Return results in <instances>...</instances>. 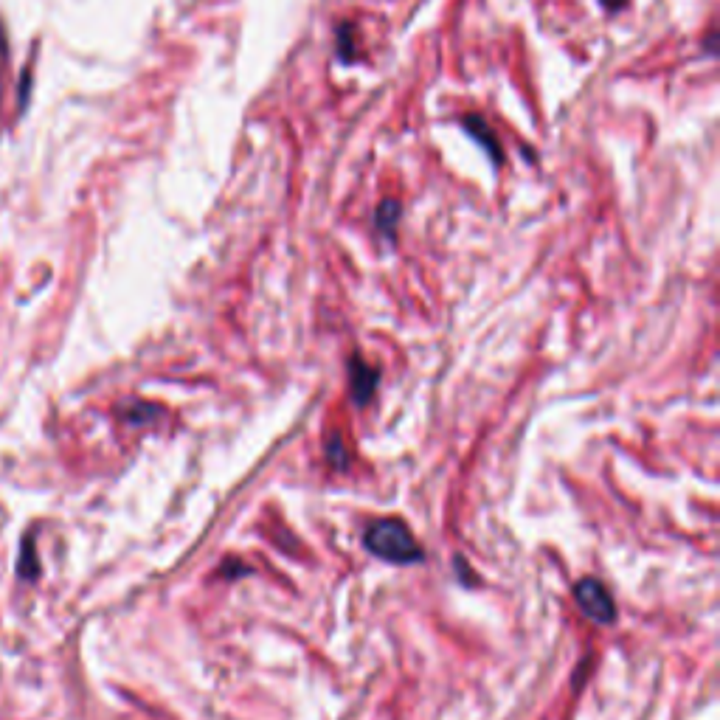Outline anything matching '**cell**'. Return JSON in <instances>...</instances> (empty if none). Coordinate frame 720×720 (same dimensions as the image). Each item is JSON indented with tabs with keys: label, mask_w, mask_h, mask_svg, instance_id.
<instances>
[{
	"label": "cell",
	"mask_w": 720,
	"mask_h": 720,
	"mask_svg": "<svg viewBox=\"0 0 720 720\" xmlns=\"http://www.w3.org/2000/svg\"><path fill=\"white\" fill-rule=\"evenodd\" d=\"M366 546L369 552L389 563H414L422 560L420 543L405 529L400 521H377L366 532Z\"/></svg>",
	"instance_id": "6da1fadb"
},
{
	"label": "cell",
	"mask_w": 720,
	"mask_h": 720,
	"mask_svg": "<svg viewBox=\"0 0 720 720\" xmlns=\"http://www.w3.org/2000/svg\"><path fill=\"white\" fill-rule=\"evenodd\" d=\"M574 597H577V605H580L594 622H600V625L614 622L616 616L614 600H611L608 588H605L600 580H591V577H588V580H580L577 588H574Z\"/></svg>",
	"instance_id": "7a4b0ae2"
},
{
	"label": "cell",
	"mask_w": 720,
	"mask_h": 720,
	"mask_svg": "<svg viewBox=\"0 0 720 720\" xmlns=\"http://www.w3.org/2000/svg\"><path fill=\"white\" fill-rule=\"evenodd\" d=\"M377 386V372L366 369L363 363L355 360V372H352V391H355V400L358 403H366L372 397V391Z\"/></svg>",
	"instance_id": "3957f363"
},
{
	"label": "cell",
	"mask_w": 720,
	"mask_h": 720,
	"mask_svg": "<svg viewBox=\"0 0 720 720\" xmlns=\"http://www.w3.org/2000/svg\"><path fill=\"white\" fill-rule=\"evenodd\" d=\"M465 127L476 135V141H481V144L487 147V152L493 155V161L498 164V161H501V147H498V141L493 138V130L487 127V121H481L473 116V119H465Z\"/></svg>",
	"instance_id": "277c9868"
},
{
	"label": "cell",
	"mask_w": 720,
	"mask_h": 720,
	"mask_svg": "<svg viewBox=\"0 0 720 720\" xmlns=\"http://www.w3.org/2000/svg\"><path fill=\"white\" fill-rule=\"evenodd\" d=\"M397 217H400V206L394 203V200H386L380 209H377V225L386 231V234H391L394 231V225H397Z\"/></svg>",
	"instance_id": "5b68a950"
},
{
	"label": "cell",
	"mask_w": 720,
	"mask_h": 720,
	"mask_svg": "<svg viewBox=\"0 0 720 720\" xmlns=\"http://www.w3.org/2000/svg\"><path fill=\"white\" fill-rule=\"evenodd\" d=\"M602 3H605V6H608L611 12H619V9L625 6V0H602Z\"/></svg>",
	"instance_id": "8992f818"
}]
</instances>
